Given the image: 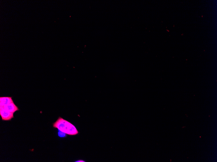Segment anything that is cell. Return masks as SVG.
Wrapping results in <instances>:
<instances>
[{"mask_svg":"<svg viewBox=\"0 0 217 162\" xmlns=\"http://www.w3.org/2000/svg\"><path fill=\"white\" fill-rule=\"evenodd\" d=\"M76 162H85V161H83V160H79L78 161H76Z\"/></svg>","mask_w":217,"mask_h":162,"instance_id":"obj_5","label":"cell"},{"mask_svg":"<svg viewBox=\"0 0 217 162\" xmlns=\"http://www.w3.org/2000/svg\"><path fill=\"white\" fill-rule=\"evenodd\" d=\"M53 126L65 134L73 136L77 135L79 132L72 124L63 118L59 117L58 120L53 123Z\"/></svg>","mask_w":217,"mask_h":162,"instance_id":"obj_1","label":"cell"},{"mask_svg":"<svg viewBox=\"0 0 217 162\" xmlns=\"http://www.w3.org/2000/svg\"><path fill=\"white\" fill-rule=\"evenodd\" d=\"M13 113L9 112L2 109H0V115L3 121H10L14 117Z\"/></svg>","mask_w":217,"mask_h":162,"instance_id":"obj_2","label":"cell"},{"mask_svg":"<svg viewBox=\"0 0 217 162\" xmlns=\"http://www.w3.org/2000/svg\"><path fill=\"white\" fill-rule=\"evenodd\" d=\"M0 104L2 106L6 105L13 102L12 97H1L0 98Z\"/></svg>","mask_w":217,"mask_h":162,"instance_id":"obj_4","label":"cell"},{"mask_svg":"<svg viewBox=\"0 0 217 162\" xmlns=\"http://www.w3.org/2000/svg\"><path fill=\"white\" fill-rule=\"evenodd\" d=\"M0 109H4L5 110L13 113L19 110L18 107L13 102L5 106H0Z\"/></svg>","mask_w":217,"mask_h":162,"instance_id":"obj_3","label":"cell"}]
</instances>
